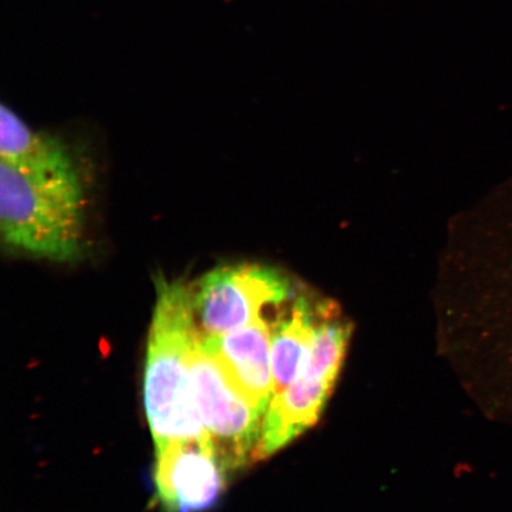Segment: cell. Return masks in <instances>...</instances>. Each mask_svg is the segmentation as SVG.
I'll use <instances>...</instances> for the list:
<instances>
[{
	"label": "cell",
	"instance_id": "6da1fadb",
	"mask_svg": "<svg viewBox=\"0 0 512 512\" xmlns=\"http://www.w3.org/2000/svg\"><path fill=\"white\" fill-rule=\"evenodd\" d=\"M147 343L144 403L156 450L177 441H211L192 392L190 357L200 339L190 285L158 277Z\"/></svg>",
	"mask_w": 512,
	"mask_h": 512
},
{
	"label": "cell",
	"instance_id": "7a4b0ae2",
	"mask_svg": "<svg viewBox=\"0 0 512 512\" xmlns=\"http://www.w3.org/2000/svg\"><path fill=\"white\" fill-rule=\"evenodd\" d=\"M0 230L18 252L70 262L83 251V189L78 171L28 174L0 162Z\"/></svg>",
	"mask_w": 512,
	"mask_h": 512
},
{
	"label": "cell",
	"instance_id": "3957f363",
	"mask_svg": "<svg viewBox=\"0 0 512 512\" xmlns=\"http://www.w3.org/2000/svg\"><path fill=\"white\" fill-rule=\"evenodd\" d=\"M290 285L274 268L216 267L190 285L191 307L201 339L229 334L262 318L270 305L288 297Z\"/></svg>",
	"mask_w": 512,
	"mask_h": 512
},
{
	"label": "cell",
	"instance_id": "277c9868",
	"mask_svg": "<svg viewBox=\"0 0 512 512\" xmlns=\"http://www.w3.org/2000/svg\"><path fill=\"white\" fill-rule=\"evenodd\" d=\"M190 371L198 412L223 466L228 471L255 458L264 414L233 386L201 338L191 351Z\"/></svg>",
	"mask_w": 512,
	"mask_h": 512
},
{
	"label": "cell",
	"instance_id": "5b68a950",
	"mask_svg": "<svg viewBox=\"0 0 512 512\" xmlns=\"http://www.w3.org/2000/svg\"><path fill=\"white\" fill-rule=\"evenodd\" d=\"M343 357L325 347H311L302 371L273 399L262 421L255 458L272 456L316 424L337 379Z\"/></svg>",
	"mask_w": 512,
	"mask_h": 512
},
{
	"label": "cell",
	"instance_id": "8992f818",
	"mask_svg": "<svg viewBox=\"0 0 512 512\" xmlns=\"http://www.w3.org/2000/svg\"><path fill=\"white\" fill-rule=\"evenodd\" d=\"M227 469L211 441H177L156 450V499L163 512H209L226 486Z\"/></svg>",
	"mask_w": 512,
	"mask_h": 512
},
{
	"label": "cell",
	"instance_id": "52a82bcc",
	"mask_svg": "<svg viewBox=\"0 0 512 512\" xmlns=\"http://www.w3.org/2000/svg\"><path fill=\"white\" fill-rule=\"evenodd\" d=\"M272 326L264 317L229 334L201 339L233 386L264 414L273 399Z\"/></svg>",
	"mask_w": 512,
	"mask_h": 512
},
{
	"label": "cell",
	"instance_id": "ba28073f",
	"mask_svg": "<svg viewBox=\"0 0 512 512\" xmlns=\"http://www.w3.org/2000/svg\"><path fill=\"white\" fill-rule=\"evenodd\" d=\"M0 162L28 174H61L76 170L66 144L48 133L32 130L5 105L0 111Z\"/></svg>",
	"mask_w": 512,
	"mask_h": 512
},
{
	"label": "cell",
	"instance_id": "9c48e42d",
	"mask_svg": "<svg viewBox=\"0 0 512 512\" xmlns=\"http://www.w3.org/2000/svg\"><path fill=\"white\" fill-rule=\"evenodd\" d=\"M313 330L312 312L304 299L293 306L290 317L275 326L271 349L273 396L290 386L302 371Z\"/></svg>",
	"mask_w": 512,
	"mask_h": 512
}]
</instances>
